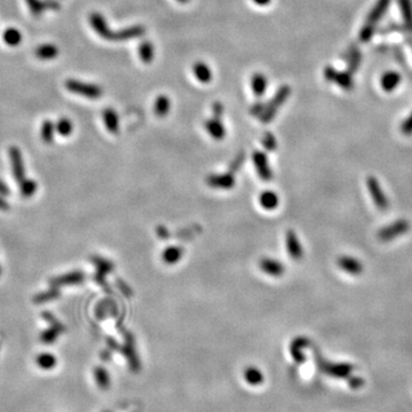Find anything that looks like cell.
Masks as SVG:
<instances>
[{
  "instance_id": "cell-8",
  "label": "cell",
  "mask_w": 412,
  "mask_h": 412,
  "mask_svg": "<svg viewBox=\"0 0 412 412\" xmlns=\"http://www.w3.org/2000/svg\"><path fill=\"white\" fill-rule=\"evenodd\" d=\"M85 281V274L81 272H71L65 275H61V276L54 277L50 280L51 287L53 288H60L65 287V285H76L80 284L81 282Z\"/></svg>"
},
{
  "instance_id": "cell-27",
  "label": "cell",
  "mask_w": 412,
  "mask_h": 412,
  "mask_svg": "<svg viewBox=\"0 0 412 412\" xmlns=\"http://www.w3.org/2000/svg\"><path fill=\"white\" fill-rule=\"evenodd\" d=\"M139 55H140L141 60H142L144 63H150L151 61H153L154 55H155V50H154L153 44H151L150 42L141 43L140 47H139Z\"/></svg>"
},
{
  "instance_id": "cell-14",
  "label": "cell",
  "mask_w": 412,
  "mask_h": 412,
  "mask_svg": "<svg viewBox=\"0 0 412 412\" xmlns=\"http://www.w3.org/2000/svg\"><path fill=\"white\" fill-rule=\"evenodd\" d=\"M259 203L263 210L273 211L280 205V198L275 191L266 190L259 196Z\"/></svg>"
},
{
  "instance_id": "cell-26",
  "label": "cell",
  "mask_w": 412,
  "mask_h": 412,
  "mask_svg": "<svg viewBox=\"0 0 412 412\" xmlns=\"http://www.w3.org/2000/svg\"><path fill=\"white\" fill-rule=\"evenodd\" d=\"M60 296V290L59 288H53L52 287L50 290L44 291L39 294H37L35 298H33V301L35 303H45L48 301H52V300L58 299Z\"/></svg>"
},
{
  "instance_id": "cell-1",
  "label": "cell",
  "mask_w": 412,
  "mask_h": 412,
  "mask_svg": "<svg viewBox=\"0 0 412 412\" xmlns=\"http://www.w3.org/2000/svg\"><path fill=\"white\" fill-rule=\"evenodd\" d=\"M90 23L94 31L103 39L111 40V42H124V40H131L144 35V28L142 25H134L131 28L121 29L119 31H113L108 27L105 17L99 13H93L90 15Z\"/></svg>"
},
{
  "instance_id": "cell-10",
  "label": "cell",
  "mask_w": 412,
  "mask_h": 412,
  "mask_svg": "<svg viewBox=\"0 0 412 412\" xmlns=\"http://www.w3.org/2000/svg\"><path fill=\"white\" fill-rule=\"evenodd\" d=\"M338 266L344 272L352 275H359L363 272V265L359 260L348 257V255H343L338 259Z\"/></svg>"
},
{
  "instance_id": "cell-22",
  "label": "cell",
  "mask_w": 412,
  "mask_h": 412,
  "mask_svg": "<svg viewBox=\"0 0 412 412\" xmlns=\"http://www.w3.org/2000/svg\"><path fill=\"white\" fill-rule=\"evenodd\" d=\"M235 181H234L232 176H213L210 177L209 184L215 188H224L228 189L232 188Z\"/></svg>"
},
{
  "instance_id": "cell-45",
  "label": "cell",
  "mask_w": 412,
  "mask_h": 412,
  "mask_svg": "<svg viewBox=\"0 0 412 412\" xmlns=\"http://www.w3.org/2000/svg\"><path fill=\"white\" fill-rule=\"evenodd\" d=\"M10 194V190L9 188L7 187V185L2 182L1 180H0V195L1 196H7Z\"/></svg>"
},
{
  "instance_id": "cell-42",
  "label": "cell",
  "mask_w": 412,
  "mask_h": 412,
  "mask_svg": "<svg viewBox=\"0 0 412 412\" xmlns=\"http://www.w3.org/2000/svg\"><path fill=\"white\" fill-rule=\"evenodd\" d=\"M337 72H338L337 70L335 68H332V66H326L325 70H324L325 79L329 80V81H335Z\"/></svg>"
},
{
  "instance_id": "cell-47",
  "label": "cell",
  "mask_w": 412,
  "mask_h": 412,
  "mask_svg": "<svg viewBox=\"0 0 412 412\" xmlns=\"http://www.w3.org/2000/svg\"><path fill=\"white\" fill-rule=\"evenodd\" d=\"M362 384H363V381L359 379V378H355L354 380H352V387H354V388L361 387Z\"/></svg>"
},
{
  "instance_id": "cell-12",
  "label": "cell",
  "mask_w": 412,
  "mask_h": 412,
  "mask_svg": "<svg viewBox=\"0 0 412 412\" xmlns=\"http://www.w3.org/2000/svg\"><path fill=\"white\" fill-rule=\"evenodd\" d=\"M287 247L291 259L300 260L303 255V250L300 244L298 237L293 232H289L287 235Z\"/></svg>"
},
{
  "instance_id": "cell-13",
  "label": "cell",
  "mask_w": 412,
  "mask_h": 412,
  "mask_svg": "<svg viewBox=\"0 0 412 412\" xmlns=\"http://www.w3.org/2000/svg\"><path fill=\"white\" fill-rule=\"evenodd\" d=\"M205 128L214 140H222L226 136V129L221 122V118L213 117L212 119H209L205 122Z\"/></svg>"
},
{
  "instance_id": "cell-30",
  "label": "cell",
  "mask_w": 412,
  "mask_h": 412,
  "mask_svg": "<svg viewBox=\"0 0 412 412\" xmlns=\"http://www.w3.org/2000/svg\"><path fill=\"white\" fill-rule=\"evenodd\" d=\"M54 132H55V125L51 120H45L42 125V129H40V135H42V140L45 143H51L54 139Z\"/></svg>"
},
{
  "instance_id": "cell-38",
  "label": "cell",
  "mask_w": 412,
  "mask_h": 412,
  "mask_svg": "<svg viewBox=\"0 0 412 412\" xmlns=\"http://www.w3.org/2000/svg\"><path fill=\"white\" fill-rule=\"evenodd\" d=\"M42 316H43V318L44 320H45L46 322H48L50 323V324L52 325V326H58V328H62V329H65L64 326H63L60 322L58 321V318L54 316L53 314L52 313H48V311H44V313L42 314Z\"/></svg>"
},
{
  "instance_id": "cell-25",
  "label": "cell",
  "mask_w": 412,
  "mask_h": 412,
  "mask_svg": "<svg viewBox=\"0 0 412 412\" xmlns=\"http://www.w3.org/2000/svg\"><path fill=\"white\" fill-rule=\"evenodd\" d=\"M65 329H62V328H58V326H52L50 329L45 330V331L42 332V335H40V341H42L43 344H46V345H50V344H53L55 340L58 339V337L61 335V333L64 331Z\"/></svg>"
},
{
  "instance_id": "cell-46",
  "label": "cell",
  "mask_w": 412,
  "mask_h": 412,
  "mask_svg": "<svg viewBox=\"0 0 412 412\" xmlns=\"http://www.w3.org/2000/svg\"><path fill=\"white\" fill-rule=\"evenodd\" d=\"M8 210H9L8 203H7L6 200L2 198V196L0 195V211H8Z\"/></svg>"
},
{
  "instance_id": "cell-48",
  "label": "cell",
  "mask_w": 412,
  "mask_h": 412,
  "mask_svg": "<svg viewBox=\"0 0 412 412\" xmlns=\"http://www.w3.org/2000/svg\"><path fill=\"white\" fill-rule=\"evenodd\" d=\"M253 1L259 6H267V5H269L272 0H253Z\"/></svg>"
},
{
  "instance_id": "cell-11",
  "label": "cell",
  "mask_w": 412,
  "mask_h": 412,
  "mask_svg": "<svg viewBox=\"0 0 412 412\" xmlns=\"http://www.w3.org/2000/svg\"><path fill=\"white\" fill-rule=\"evenodd\" d=\"M253 162L255 165V169L258 171L259 177L262 180H270L272 179V170L269 168L268 159H267L266 155L257 151L253 154Z\"/></svg>"
},
{
  "instance_id": "cell-28",
  "label": "cell",
  "mask_w": 412,
  "mask_h": 412,
  "mask_svg": "<svg viewBox=\"0 0 412 412\" xmlns=\"http://www.w3.org/2000/svg\"><path fill=\"white\" fill-rule=\"evenodd\" d=\"M37 189H38V183L31 179H23L20 182L21 195L25 198H29L35 195Z\"/></svg>"
},
{
  "instance_id": "cell-20",
  "label": "cell",
  "mask_w": 412,
  "mask_h": 412,
  "mask_svg": "<svg viewBox=\"0 0 412 412\" xmlns=\"http://www.w3.org/2000/svg\"><path fill=\"white\" fill-rule=\"evenodd\" d=\"M183 251L181 250L179 246H169L165 248L162 253V259L163 261L168 265H173V263H177L182 257Z\"/></svg>"
},
{
  "instance_id": "cell-39",
  "label": "cell",
  "mask_w": 412,
  "mask_h": 412,
  "mask_svg": "<svg viewBox=\"0 0 412 412\" xmlns=\"http://www.w3.org/2000/svg\"><path fill=\"white\" fill-rule=\"evenodd\" d=\"M401 131L407 135L412 134V114L402 122V125H401Z\"/></svg>"
},
{
  "instance_id": "cell-3",
  "label": "cell",
  "mask_w": 412,
  "mask_h": 412,
  "mask_svg": "<svg viewBox=\"0 0 412 412\" xmlns=\"http://www.w3.org/2000/svg\"><path fill=\"white\" fill-rule=\"evenodd\" d=\"M65 87L69 92L78 94L88 99H98L102 95V88L94 84H87L76 79H68L65 81Z\"/></svg>"
},
{
  "instance_id": "cell-31",
  "label": "cell",
  "mask_w": 412,
  "mask_h": 412,
  "mask_svg": "<svg viewBox=\"0 0 412 412\" xmlns=\"http://www.w3.org/2000/svg\"><path fill=\"white\" fill-rule=\"evenodd\" d=\"M401 12L404 18V23L412 29V3L411 0H400Z\"/></svg>"
},
{
  "instance_id": "cell-43",
  "label": "cell",
  "mask_w": 412,
  "mask_h": 412,
  "mask_svg": "<svg viewBox=\"0 0 412 412\" xmlns=\"http://www.w3.org/2000/svg\"><path fill=\"white\" fill-rule=\"evenodd\" d=\"M350 66L351 70H355L358 66V60H359V53L358 52H354L352 55H350Z\"/></svg>"
},
{
  "instance_id": "cell-32",
  "label": "cell",
  "mask_w": 412,
  "mask_h": 412,
  "mask_svg": "<svg viewBox=\"0 0 412 412\" xmlns=\"http://www.w3.org/2000/svg\"><path fill=\"white\" fill-rule=\"evenodd\" d=\"M335 81L344 90H351L353 87V78L351 72H337Z\"/></svg>"
},
{
  "instance_id": "cell-18",
  "label": "cell",
  "mask_w": 412,
  "mask_h": 412,
  "mask_svg": "<svg viewBox=\"0 0 412 412\" xmlns=\"http://www.w3.org/2000/svg\"><path fill=\"white\" fill-rule=\"evenodd\" d=\"M268 80L262 75V73H255L251 79V86L255 96H262L265 94Z\"/></svg>"
},
{
  "instance_id": "cell-23",
  "label": "cell",
  "mask_w": 412,
  "mask_h": 412,
  "mask_svg": "<svg viewBox=\"0 0 412 412\" xmlns=\"http://www.w3.org/2000/svg\"><path fill=\"white\" fill-rule=\"evenodd\" d=\"M3 42H5L8 46L15 47L22 42V33L20 30L15 28H8L3 32Z\"/></svg>"
},
{
  "instance_id": "cell-15",
  "label": "cell",
  "mask_w": 412,
  "mask_h": 412,
  "mask_svg": "<svg viewBox=\"0 0 412 412\" xmlns=\"http://www.w3.org/2000/svg\"><path fill=\"white\" fill-rule=\"evenodd\" d=\"M103 121H105L108 131L113 133V134L119 131V118H118L116 111L111 109V108H107L103 111Z\"/></svg>"
},
{
  "instance_id": "cell-5",
  "label": "cell",
  "mask_w": 412,
  "mask_h": 412,
  "mask_svg": "<svg viewBox=\"0 0 412 412\" xmlns=\"http://www.w3.org/2000/svg\"><path fill=\"white\" fill-rule=\"evenodd\" d=\"M409 222H408L406 219H400V220L393 222V224L382 228L380 232L378 233V238H379L381 242H391V240L395 239L396 237L407 234L409 232Z\"/></svg>"
},
{
  "instance_id": "cell-37",
  "label": "cell",
  "mask_w": 412,
  "mask_h": 412,
  "mask_svg": "<svg viewBox=\"0 0 412 412\" xmlns=\"http://www.w3.org/2000/svg\"><path fill=\"white\" fill-rule=\"evenodd\" d=\"M25 1H27L32 15L40 16L44 10H45V3L42 0H25Z\"/></svg>"
},
{
  "instance_id": "cell-44",
  "label": "cell",
  "mask_w": 412,
  "mask_h": 412,
  "mask_svg": "<svg viewBox=\"0 0 412 412\" xmlns=\"http://www.w3.org/2000/svg\"><path fill=\"white\" fill-rule=\"evenodd\" d=\"M222 114H224V107L221 103H214L213 105V116L217 118H221Z\"/></svg>"
},
{
  "instance_id": "cell-2",
  "label": "cell",
  "mask_w": 412,
  "mask_h": 412,
  "mask_svg": "<svg viewBox=\"0 0 412 412\" xmlns=\"http://www.w3.org/2000/svg\"><path fill=\"white\" fill-rule=\"evenodd\" d=\"M389 5V0H378L376 6L373 7L372 10H371L369 16H367V20L365 24L363 25L361 32H359V39L361 42H369L372 37L374 25H376L378 22L380 21L381 16L384 15V13L387 9Z\"/></svg>"
},
{
  "instance_id": "cell-29",
  "label": "cell",
  "mask_w": 412,
  "mask_h": 412,
  "mask_svg": "<svg viewBox=\"0 0 412 412\" xmlns=\"http://www.w3.org/2000/svg\"><path fill=\"white\" fill-rule=\"evenodd\" d=\"M73 126L71 120L69 118L62 117L58 120L57 125H55V131H57L61 136H69L72 133Z\"/></svg>"
},
{
  "instance_id": "cell-40",
  "label": "cell",
  "mask_w": 412,
  "mask_h": 412,
  "mask_svg": "<svg viewBox=\"0 0 412 412\" xmlns=\"http://www.w3.org/2000/svg\"><path fill=\"white\" fill-rule=\"evenodd\" d=\"M263 143H265V146L267 149L269 150H273L276 148V140H275V137L272 134H266L265 135V139H263Z\"/></svg>"
},
{
  "instance_id": "cell-21",
  "label": "cell",
  "mask_w": 412,
  "mask_h": 412,
  "mask_svg": "<svg viewBox=\"0 0 412 412\" xmlns=\"http://www.w3.org/2000/svg\"><path fill=\"white\" fill-rule=\"evenodd\" d=\"M36 363L40 369L52 370L53 367H55V365H57L58 359L54 355L50 354V353H42V354H39L38 356H37Z\"/></svg>"
},
{
  "instance_id": "cell-4",
  "label": "cell",
  "mask_w": 412,
  "mask_h": 412,
  "mask_svg": "<svg viewBox=\"0 0 412 412\" xmlns=\"http://www.w3.org/2000/svg\"><path fill=\"white\" fill-rule=\"evenodd\" d=\"M290 93H291L290 87L287 86V85H285V86H282L280 90L277 91V93L275 94L274 98L270 100V102L268 103V105H266L265 111H263V114L260 116L262 122H269L273 119L274 116L277 113L278 108L287 101V99L290 96Z\"/></svg>"
},
{
  "instance_id": "cell-7",
  "label": "cell",
  "mask_w": 412,
  "mask_h": 412,
  "mask_svg": "<svg viewBox=\"0 0 412 412\" xmlns=\"http://www.w3.org/2000/svg\"><path fill=\"white\" fill-rule=\"evenodd\" d=\"M8 154H9L10 163H12L13 176L14 177H15V180L17 181V182H21V181L24 179V164H23V158H22L21 150L18 149L17 147L13 146L9 148Z\"/></svg>"
},
{
  "instance_id": "cell-49",
  "label": "cell",
  "mask_w": 412,
  "mask_h": 412,
  "mask_svg": "<svg viewBox=\"0 0 412 412\" xmlns=\"http://www.w3.org/2000/svg\"><path fill=\"white\" fill-rule=\"evenodd\" d=\"M177 1H179V2H183V3H185V2H188V1H189V0H177Z\"/></svg>"
},
{
  "instance_id": "cell-9",
  "label": "cell",
  "mask_w": 412,
  "mask_h": 412,
  "mask_svg": "<svg viewBox=\"0 0 412 412\" xmlns=\"http://www.w3.org/2000/svg\"><path fill=\"white\" fill-rule=\"evenodd\" d=\"M260 269L270 277H281L285 272V267L276 259L265 258L260 261Z\"/></svg>"
},
{
  "instance_id": "cell-19",
  "label": "cell",
  "mask_w": 412,
  "mask_h": 412,
  "mask_svg": "<svg viewBox=\"0 0 412 412\" xmlns=\"http://www.w3.org/2000/svg\"><path fill=\"white\" fill-rule=\"evenodd\" d=\"M194 73L195 77L200 81V83L207 84L209 81L212 80V71L204 62H197L194 65Z\"/></svg>"
},
{
  "instance_id": "cell-17",
  "label": "cell",
  "mask_w": 412,
  "mask_h": 412,
  "mask_svg": "<svg viewBox=\"0 0 412 412\" xmlns=\"http://www.w3.org/2000/svg\"><path fill=\"white\" fill-rule=\"evenodd\" d=\"M35 55L42 61L53 60L59 55V48L53 44H43V45L37 47Z\"/></svg>"
},
{
  "instance_id": "cell-24",
  "label": "cell",
  "mask_w": 412,
  "mask_h": 412,
  "mask_svg": "<svg viewBox=\"0 0 412 412\" xmlns=\"http://www.w3.org/2000/svg\"><path fill=\"white\" fill-rule=\"evenodd\" d=\"M171 108V102L170 99L165 95H161L156 99L155 102V114L157 115L158 117H165L166 115L170 113Z\"/></svg>"
},
{
  "instance_id": "cell-35",
  "label": "cell",
  "mask_w": 412,
  "mask_h": 412,
  "mask_svg": "<svg viewBox=\"0 0 412 412\" xmlns=\"http://www.w3.org/2000/svg\"><path fill=\"white\" fill-rule=\"evenodd\" d=\"M353 371V366L350 364H339L329 367V372L335 374L337 377H346L350 376Z\"/></svg>"
},
{
  "instance_id": "cell-6",
  "label": "cell",
  "mask_w": 412,
  "mask_h": 412,
  "mask_svg": "<svg viewBox=\"0 0 412 412\" xmlns=\"http://www.w3.org/2000/svg\"><path fill=\"white\" fill-rule=\"evenodd\" d=\"M367 188H369L370 195L372 197V200L379 210H386L389 205L387 196L385 195V192L382 191L380 187L379 181H378L374 177H370L367 179Z\"/></svg>"
},
{
  "instance_id": "cell-36",
  "label": "cell",
  "mask_w": 412,
  "mask_h": 412,
  "mask_svg": "<svg viewBox=\"0 0 412 412\" xmlns=\"http://www.w3.org/2000/svg\"><path fill=\"white\" fill-rule=\"evenodd\" d=\"M245 379L250 384H259L260 381L262 380V374L258 369L255 367H248V369L245 370Z\"/></svg>"
},
{
  "instance_id": "cell-16",
  "label": "cell",
  "mask_w": 412,
  "mask_h": 412,
  "mask_svg": "<svg viewBox=\"0 0 412 412\" xmlns=\"http://www.w3.org/2000/svg\"><path fill=\"white\" fill-rule=\"evenodd\" d=\"M401 83V76L396 71H388L382 75L380 79L381 88L385 92H392L399 86Z\"/></svg>"
},
{
  "instance_id": "cell-41",
  "label": "cell",
  "mask_w": 412,
  "mask_h": 412,
  "mask_svg": "<svg viewBox=\"0 0 412 412\" xmlns=\"http://www.w3.org/2000/svg\"><path fill=\"white\" fill-rule=\"evenodd\" d=\"M265 108H266L265 103H261V102L255 103V105L251 108V114L253 115V116H261V115L263 114V111H265Z\"/></svg>"
},
{
  "instance_id": "cell-33",
  "label": "cell",
  "mask_w": 412,
  "mask_h": 412,
  "mask_svg": "<svg viewBox=\"0 0 412 412\" xmlns=\"http://www.w3.org/2000/svg\"><path fill=\"white\" fill-rule=\"evenodd\" d=\"M92 260H93V262L95 263L96 268H98V274L101 275V276H103V275H105L106 273L111 272V270H113V268H114L113 263L108 261V260H105V259H102L100 257H95V258H93Z\"/></svg>"
},
{
  "instance_id": "cell-50",
  "label": "cell",
  "mask_w": 412,
  "mask_h": 412,
  "mask_svg": "<svg viewBox=\"0 0 412 412\" xmlns=\"http://www.w3.org/2000/svg\"><path fill=\"white\" fill-rule=\"evenodd\" d=\"M0 274H1V268H0Z\"/></svg>"
},
{
  "instance_id": "cell-34",
  "label": "cell",
  "mask_w": 412,
  "mask_h": 412,
  "mask_svg": "<svg viewBox=\"0 0 412 412\" xmlns=\"http://www.w3.org/2000/svg\"><path fill=\"white\" fill-rule=\"evenodd\" d=\"M95 380L98 382L99 387L107 388L109 386V374L103 367H96L95 369Z\"/></svg>"
}]
</instances>
